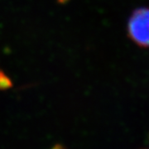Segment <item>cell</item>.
<instances>
[{"label":"cell","instance_id":"7a4b0ae2","mask_svg":"<svg viewBox=\"0 0 149 149\" xmlns=\"http://www.w3.org/2000/svg\"><path fill=\"white\" fill-rule=\"evenodd\" d=\"M148 149H149V148H148Z\"/></svg>","mask_w":149,"mask_h":149},{"label":"cell","instance_id":"6da1fadb","mask_svg":"<svg viewBox=\"0 0 149 149\" xmlns=\"http://www.w3.org/2000/svg\"><path fill=\"white\" fill-rule=\"evenodd\" d=\"M128 32L133 42L142 47H149V8L135 10L130 17Z\"/></svg>","mask_w":149,"mask_h":149}]
</instances>
